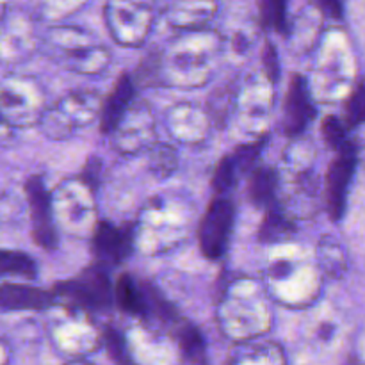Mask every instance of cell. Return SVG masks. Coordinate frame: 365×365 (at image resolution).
<instances>
[{
  "instance_id": "15",
  "label": "cell",
  "mask_w": 365,
  "mask_h": 365,
  "mask_svg": "<svg viewBox=\"0 0 365 365\" xmlns=\"http://www.w3.org/2000/svg\"><path fill=\"white\" fill-rule=\"evenodd\" d=\"M103 341H106L107 351H109L110 359L114 360L116 365H135L132 362L130 355H128L127 344H125V339L121 337L120 331L114 330L113 327H106L103 330Z\"/></svg>"
},
{
  "instance_id": "18",
  "label": "cell",
  "mask_w": 365,
  "mask_h": 365,
  "mask_svg": "<svg viewBox=\"0 0 365 365\" xmlns=\"http://www.w3.org/2000/svg\"><path fill=\"white\" fill-rule=\"evenodd\" d=\"M364 91H365L364 84L362 82H359L355 91L351 93L349 100L346 102L344 114H346V123H348V127H359V125L364 121V113H365Z\"/></svg>"
},
{
  "instance_id": "5",
  "label": "cell",
  "mask_w": 365,
  "mask_h": 365,
  "mask_svg": "<svg viewBox=\"0 0 365 365\" xmlns=\"http://www.w3.org/2000/svg\"><path fill=\"white\" fill-rule=\"evenodd\" d=\"M134 242L132 227H114L109 221H100L93 234V253L100 266H120L128 259Z\"/></svg>"
},
{
  "instance_id": "19",
  "label": "cell",
  "mask_w": 365,
  "mask_h": 365,
  "mask_svg": "<svg viewBox=\"0 0 365 365\" xmlns=\"http://www.w3.org/2000/svg\"><path fill=\"white\" fill-rule=\"evenodd\" d=\"M264 143L266 141H264V139H260V141L252 143V145L239 146V148L232 153V157H234V160H235V166H237L239 175H242V173H246V171L252 170L253 164H255V160H257V157H259L260 152H262Z\"/></svg>"
},
{
  "instance_id": "9",
  "label": "cell",
  "mask_w": 365,
  "mask_h": 365,
  "mask_svg": "<svg viewBox=\"0 0 365 365\" xmlns=\"http://www.w3.org/2000/svg\"><path fill=\"white\" fill-rule=\"evenodd\" d=\"M171 331H173V337L185 362L189 365H209L205 341H203V335L200 334L195 324L178 317L171 324Z\"/></svg>"
},
{
  "instance_id": "16",
  "label": "cell",
  "mask_w": 365,
  "mask_h": 365,
  "mask_svg": "<svg viewBox=\"0 0 365 365\" xmlns=\"http://www.w3.org/2000/svg\"><path fill=\"white\" fill-rule=\"evenodd\" d=\"M321 132H323L324 141H327L328 146H330L331 150H335V152H341V150L349 143L346 127L342 125V121L339 120L337 116L324 118Z\"/></svg>"
},
{
  "instance_id": "12",
  "label": "cell",
  "mask_w": 365,
  "mask_h": 365,
  "mask_svg": "<svg viewBox=\"0 0 365 365\" xmlns=\"http://www.w3.org/2000/svg\"><path fill=\"white\" fill-rule=\"evenodd\" d=\"M9 274L32 280L38 277V266L27 253L0 250V277H9Z\"/></svg>"
},
{
  "instance_id": "22",
  "label": "cell",
  "mask_w": 365,
  "mask_h": 365,
  "mask_svg": "<svg viewBox=\"0 0 365 365\" xmlns=\"http://www.w3.org/2000/svg\"><path fill=\"white\" fill-rule=\"evenodd\" d=\"M100 170H102V164H100V160L96 159V157H91V159L88 160V164L84 166V170H82V175H81V178L86 182V184H88V187L95 189L96 185H98Z\"/></svg>"
},
{
  "instance_id": "7",
  "label": "cell",
  "mask_w": 365,
  "mask_h": 365,
  "mask_svg": "<svg viewBox=\"0 0 365 365\" xmlns=\"http://www.w3.org/2000/svg\"><path fill=\"white\" fill-rule=\"evenodd\" d=\"M56 303L53 292L20 284H0V309L45 310Z\"/></svg>"
},
{
  "instance_id": "10",
  "label": "cell",
  "mask_w": 365,
  "mask_h": 365,
  "mask_svg": "<svg viewBox=\"0 0 365 365\" xmlns=\"http://www.w3.org/2000/svg\"><path fill=\"white\" fill-rule=\"evenodd\" d=\"M114 298H116L118 307L127 314H130V316L148 317L145 285L139 284L130 274H120L116 282V289H114Z\"/></svg>"
},
{
  "instance_id": "14",
  "label": "cell",
  "mask_w": 365,
  "mask_h": 365,
  "mask_svg": "<svg viewBox=\"0 0 365 365\" xmlns=\"http://www.w3.org/2000/svg\"><path fill=\"white\" fill-rule=\"evenodd\" d=\"M260 25L266 31L285 32L287 29V14H285V4L278 0H267L260 2Z\"/></svg>"
},
{
  "instance_id": "11",
  "label": "cell",
  "mask_w": 365,
  "mask_h": 365,
  "mask_svg": "<svg viewBox=\"0 0 365 365\" xmlns=\"http://www.w3.org/2000/svg\"><path fill=\"white\" fill-rule=\"evenodd\" d=\"M278 175L273 168L260 166L253 170L248 185L250 202L259 209H269L274 205V195H277Z\"/></svg>"
},
{
  "instance_id": "23",
  "label": "cell",
  "mask_w": 365,
  "mask_h": 365,
  "mask_svg": "<svg viewBox=\"0 0 365 365\" xmlns=\"http://www.w3.org/2000/svg\"><path fill=\"white\" fill-rule=\"evenodd\" d=\"M319 7L323 11H327V14H330V16L341 18V14H342V6H341V4H337V2H323V4H319Z\"/></svg>"
},
{
  "instance_id": "20",
  "label": "cell",
  "mask_w": 365,
  "mask_h": 365,
  "mask_svg": "<svg viewBox=\"0 0 365 365\" xmlns=\"http://www.w3.org/2000/svg\"><path fill=\"white\" fill-rule=\"evenodd\" d=\"M262 64L264 68H266V75L269 77V81L273 82V84L278 82V78H280V61H278L277 48H274V45L271 41H267L266 45H264Z\"/></svg>"
},
{
  "instance_id": "1",
  "label": "cell",
  "mask_w": 365,
  "mask_h": 365,
  "mask_svg": "<svg viewBox=\"0 0 365 365\" xmlns=\"http://www.w3.org/2000/svg\"><path fill=\"white\" fill-rule=\"evenodd\" d=\"M53 296L64 299L68 305L86 310H106L110 307V280L107 267L96 266L82 271L77 278L59 282L53 287Z\"/></svg>"
},
{
  "instance_id": "2",
  "label": "cell",
  "mask_w": 365,
  "mask_h": 365,
  "mask_svg": "<svg viewBox=\"0 0 365 365\" xmlns=\"http://www.w3.org/2000/svg\"><path fill=\"white\" fill-rule=\"evenodd\" d=\"M235 209L230 200L217 196L207 207L200 225V248L209 260H217L225 255L234 228Z\"/></svg>"
},
{
  "instance_id": "6",
  "label": "cell",
  "mask_w": 365,
  "mask_h": 365,
  "mask_svg": "<svg viewBox=\"0 0 365 365\" xmlns=\"http://www.w3.org/2000/svg\"><path fill=\"white\" fill-rule=\"evenodd\" d=\"M314 118H316V107H314L312 98H310L305 77L292 75L284 103V120H282L284 132L291 138L292 135H299L309 127Z\"/></svg>"
},
{
  "instance_id": "13",
  "label": "cell",
  "mask_w": 365,
  "mask_h": 365,
  "mask_svg": "<svg viewBox=\"0 0 365 365\" xmlns=\"http://www.w3.org/2000/svg\"><path fill=\"white\" fill-rule=\"evenodd\" d=\"M294 230V225L280 212L277 205L269 207L266 212V217H264L262 225H260L259 239L262 242H278L282 239H287L289 235Z\"/></svg>"
},
{
  "instance_id": "4",
  "label": "cell",
  "mask_w": 365,
  "mask_h": 365,
  "mask_svg": "<svg viewBox=\"0 0 365 365\" xmlns=\"http://www.w3.org/2000/svg\"><path fill=\"white\" fill-rule=\"evenodd\" d=\"M25 192H27L29 207H31L32 237H34L36 245L52 252L57 248V232L53 227L52 214H50L48 191L41 178L32 177L25 184Z\"/></svg>"
},
{
  "instance_id": "3",
  "label": "cell",
  "mask_w": 365,
  "mask_h": 365,
  "mask_svg": "<svg viewBox=\"0 0 365 365\" xmlns=\"http://www.w3.org/2000/svg\"><path fill=\"white\" fill-rule=\"evenodd\" d=\"M356 164H359V150H356L355 143L349 141L328 168L327 207L334 221H341L344 216L349 184H351L353 175H355Z\"/></svg>"
},
{
  "instance_id": "8",
  "label": "cell",
  "mask_w": 365,
  "mask_h": 365,
  "mask_svg": "<svg viewBox=\"0 0 365 365\" xmlns=\"http://www.w3.org/2000/svg\"><path fill=\"white\" fill-rule=\"evenodd\" d=\"M134 93L135 88L132 78L128 75H121L116 81V84H114L110 95L107 96L106 103H103L102 116H100V130L103 134H109V132H113L118 127L121 116L127 110L128 103L134 98Z\"/></svg>"
},
{
  "instance_id": "17",
  "label": "cell",
  "mask_w": 365,
  "mask_h": 365,
  "mask_svg": "<svg viewBox=\"0 0 365 365\" xmlns=\"http://www.w3.org/2000/svg\"><path fill=\"white\" fill-rule=\"evenodd\" d=\"M239 178L237 166H235V160L232 155L223 157L220 160V164L216 166L212 177V185L217 192H225L228 189H232V185L235 184V180Z\"/></svg>"
},
{
  "instance_id": "21",
  "label": "cell",
  "mask_w": 365,
  "mask_h": 365,
  "mask_svg": "<svg viewBox=\"0 0 365 365\" xmlns=\"http://www.w3.org/2000/svg\"><path fill=\"white\" fill-rule=\"evenodd\" d=\"M152 160L153 163L160 160V164H157L155 170H159V173L163 175H170L171 171L177 168V155H175L173 150L168 148V146H159L157 152H153Z\"/></svg>"
}]
</instances>
